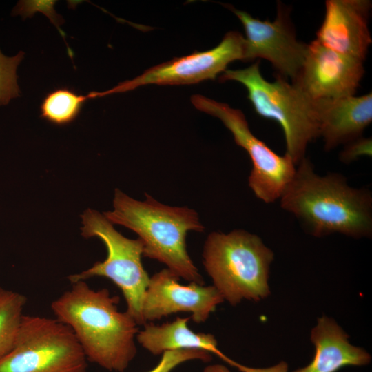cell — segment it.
<instances>
[{"label":"cell","instance_id":"6da1fadb","mask_svg":"<svg viewBox=\"0 0 372 372\" xmlns=\"http://www.w3.org/2000/svg\"><path fill=\"white\" fill-rule=\"evenodd\" d=\"M281 196L280 206L292 214L311 235L334 233L355 238L372 234V195L357 189L338 173L320 176L304 157Z\"/></svg>","mask_w":372,"mask_h":372},{"label":"cell","instance_id":"7a4b0ae2","mask_svg":"<svg viewBox=\"0 0 372 372\" xmlns=\"http://www.w3.org/2000/svg\"><path fill=\"white\" fill-rule=\"evenodd\" d=\"M118 302L108 289L94 290L81 280L54 300L51 309L71 329L87 361L123 372L136 355L138 329L130 314L118 310Z\"/></svg>","mask_w":372,"mask_h":372},{"label":"cell","instance_id":"3957f363","mask_svg":"<svg viewBox=\"0 0 372 372\" xmlns=\"http://www.w3.org/2000/svg\"><path fill=\"white\" fill-rule=\"evenodd\" d=\"M143 201L116 189L113 210L103 214L112 224L124 226L138 235L144 257L156 260L189 282L205 285L191 259L186 245L188 231L203 232L204 226L192 209L163 205L145 194Z\"/></svg>","mask_w":372,"mask_h":372},{"label":"cell","instance_id":"277c9868","mask_svg":"<svg viewBox=\"0 0 372 372\" xmlns=\"http://www.w3.org/2000/svg\"><path fill=\"white\" fill-rule=\"evenodd\" d=\"M203 258L213 286L230 304L244 299L260 301L270 294L268 280L274 254L258 236L243 229L211 232Z\"/></svg>","mask_w":372,"mask_h":372},{"label":"cell","instance_id":"5b68a950","mask_svg":"<svg viewBox=\"0 0 372 372\" xmlns=\"http://www.w3.org/2000/svg\"><path fill=\"white\" fill-rule=\"evenodd\" d=\"M219 80L242 84L256 113L280 125L285 138V154L296 165L305 157L309 143L319 137L313 100L280 75L273 82L265 79L259 61L244 69L226 70Z\"/></svg>","mask_w":372,"mask_h":372},{"label":"cell","instance_id":"8992f818","mask_svg":"<svg viewBox=\"0 0 372 372\" xmlns=\"http://www.w3.org/2000/svg\"><path fill=\"white\" fill-rule=\"evenodd\" d=\"M81 235L97 237L105 244L107 255L103 262L68 276L71 283L99 276L113 282L121 291L127 304L126 312L138 325H145L141 313L144 293L149 278L143 266V243L140 238L130 239L115 229L103 214L87 209L82 215Z\"/></svg>","mask_w":372,"mask_h":372},{"label":"cell","instance_id":"52a82bcc","mask_svg":"<svg viewBox=\"0 0 372 372\" xmlns=\"http://www.w3.org/2000/svg\"><path fill=\"white\" fill-rule=\"evenodd\" d=\"M86 356L71 329L56 318L23 316L0 372H86Z\"/></svg>","mask_w":372,"mask_h":372},{"label":"cell","instance_id":"ba28073f","mask_svg":"<svg viewBox=\"0 0 372 372\" xmlns=\"http://www.w3.org/2000/svg\"><path fill=\"white\" fill-rule=\"evenodd\" d=\"M191 101L196 109L219 118L236 143L247 152L252 163L248 185L255 196L265 203L280 199L296 172L291 157L276 154L254 135L241 110L199 94Z\"/></svg>","mask_w":372,"mask_h":372},{"label":"cell","instance_id":"9c48e42d","mask_svg":"<svg viewBox=\"0 0 372 372\" xmlns=\"http://www.w3.org/2000/svg\"><path fill=\"white\" fill-rule=\"evenodd\" d=\"M245 39L236 31L228 32L215 48L174 58L153 66L132 80L125 81L109 90L98 92L97 96L125 92L138 87L156 84L187 85L214 79L236 60L244 59Z\"/></svg>","mask_w":372,"mask_h":372},{"label":"cell","instance_id":"30bf717a","mask_svg":"<svg viewBox=\"0 0 372 372\" xmlns=\"http://www.w3.org/2000/svg\"><path fill=\"white\" fill-rule=\"evenodd\" d=\"M228 7L243 25L246 37L244 61L256 59L269 61L285 79L293 81L303 65L307 44L296 39L287 8L278 3L273 21H262L230 5Z\"/></svg>","mask_w":372,"mask_h":372},{"label":"cell","instance_id":"8fae6325","mask_svg":"<svg viewBox=\"0 0 372 372\" xmlns=\"http://www.w3.org/2000/svg\"><path fill=\"white\" fill-rule=\"evenodd\" d=\"M364 61L340 54L316 39L307 44L303 65L292 83L313 101L354 96Z\"/></svg>","mask_w":372,"mask_h":372},{"label":"cell","instance_id":"7c38bea8","mask_svg":"<svg viewBox=\"0 0 372 372\" xmlns=\"http://www.w3.org/2000/svg\"><path fill=\"white\" fill-rule=\"evenodd\" d=\"M179 278L167 268L149 278L143 295L141 313L145 323L178 312L191 313L198 324L205 322L224 299L214 286L195 282L179 283Z\"/></svg>","mask_w":372,"mask_h":372},{"label":"cell","instance_id":"4fadbf2b","mask_svg":"<svg viewBox=\"0 0 372 372\" xmlns=\"http://www.w3.org/2000/svg\"><path fill=\"white\" fill-rule=\"evenodd\" d=\"M371 1L327 0L316 41L340 54L364 61L372 39L369 29Z\"/></svg>","mask_w":372,"mask_h":372},{"label":"cell","instance_id":"5bb4252c","mask_svg":"<svg viewBox=\"0 0 372 372\" xmlns=\"http://www.w3.org/2000/svg\"><path fill=\"white\" fill-rule=\"evenodd\" d=\"M327 151L362 136L372 121V94L313 101Z\"/></svg>","mask_w":372,"mask_h":372},{"label":"cell","instance_id":"9a60e30c","mask_svg":"<svg viewBox=\"0 0 372 372\" xmlns=\"http://www.w3.org/2000/svg\"><path fill=\"white\" fill-rule=\"evenodd\" d=\"M315 347L311 362L293 372H337L347 366L369 364L371 356L363 348L352 345L349 335L333 318L323 316L311 332Z\"/></svg>","mask_w":372,"mask_h":372},{"label":"cell","instance_id":"2e32d148","mask_svg":"<svg viewBox=\"0 0 372 372\" xmlns=\"http://www.w3.org/2000/svg\"><path fill=\"white\" fill-rule=\"evenodd\" d=\"M189 317H177L172 322L160 325L146 323L142 331H138L136 340L153 355H160L167 351L179 349H199L218 355L237 368L236 363L225 355L218 349L214 335L195 333L188 327Z\"/></svg>","mask_w":372,"mask_h":372},{"label":"cell","instance_id":"e0dca14e","mask_svg":"<svg viewBox=\"0 0 372 372\" xmlns=\"http://www.w3.org/2000/svg\"><path fill=\"white\" fill-rule=\"evenodd\" d=\"M26 302L24 295L0 287V359L15 344Z\"/></svg>","mask_w":372,"mask_h":372},{"label":"cell","instance_id":"ac0fdd59","mask_svg":"<svg viewBox=\"0 0 372 372\" xmlns=\"http://www.w3.org/2000/svg\"><path fill=\"white\" fill-rule=\"evenodd\" d=\"M87 99V95L79 94L68 88H57L43 99L41 117L57 125L69 124L78 116Z\"/></svg>","mask_w":372,"mask_h":372},{"label":"cell","instance_id":"d6986e66","mask_svg":"<svg viewBox=\"0 0 372 372\" xmlns=\"http://www.w3.org/2000/svg\"><path fill=\"white\" fill-rule=\"evenodd\" d=\"M24 54L23 52H19L8 57L0 50V106L8 104L11 99L20 96L17 68Z\"/></svg>","mask_w":372,"mask_h":372},{"label":"cell","instance_id":"ffe728a7","mask_svg":"<svg viewBox=\"0 0 372 372\" xmlns=\"http://www.w3.org/2000/svg\"><path fill=\"white\" fill-rule=\"evenodd\" d=\"M211 359V353L203 350L179 349L167 351L162 353V358L158 364L147 372H171L179 364L189 360H199L208 362Z\"/></svg>","mask_w":372,"mask_h":372},{"label":"cell","instance_id":"44dd1931","mask_svg":"<svg viewBox=\"0 0 372 372\" xmlns=\"http://www.w3.org/2000/svg\"><path fill=\"white\" fill-rule=\"evenodd\" d=\"M55 1H21L13 10V14L22 15L23 18L32 16L36 11L43 12L59 28L61 35L64 33L59 28V15L54 9Z\"/></svg>","mask_w":372,"mask_h":372},{"label":"cell","instance_id":"7402d4cb","mask_svg":"<svg viewBox=\"0 0 372 372\" xmlns=\"http://www.w3.org/2000/svg\"><path fill=\"white\" fill-rule=\"evenodd\" d=\"M371 138L361 136L347 144L340 153L339 158L344 164H349L362 156H371Z\"/></svg>","mask_w":372,"mask_h":372},{"label":"cell","instance_id":"603a6c76","mask_svg":"<svg viewBox=\"0 0 372 372\" xmlns=\"http://www.w3.org/2000/svg\"><path fill=\"white\" fill-rule=\"evenodd\" d=\"M203 372H231L225 366L219 364H210L207 366Z\"/></svg>","mask_w":372,"mask_h":372}]
</instances>
